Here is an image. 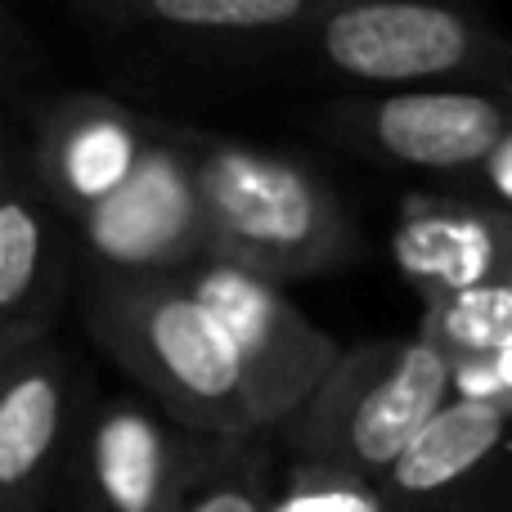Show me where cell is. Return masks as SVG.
<instances>
[{
    "instance_id": "4fadbf2b",
    "label": "cell",
    "mask_w": 512,
    "mask_h": 512,
    "mask_svg": "<svg viewBox=\"0 0 512 512\" xmlns=\"http://www.w3.org/2000/svg\"><path fill=\"white\" fill-rule=\"evenodd\" d=\"M391 261L427 301L512 288V207L486 194H405Z\"/></svg>"
},
{
    "instance_id": "52a82bcc",
    "label": "cell",
    "mask_w": 512,
    "mask_h": 512,
    "mask_svg": "<svg viewBox=\"0 0 512 512\" xmlns=\"http://www.w3.org/2000/svg\"><path fill=\"white\" fill-rule=\"evenodd\" d=\"M243 441H212L171 423L144 396H104L81 432V512H185Z\"/></svg>"
},
{
    "instance_id": "603a6c76",
    "label": "cell",
    "mask_w": 512,
    "mask_h": 512,
    "mask_svg": "<svg viewBox=\"0 0 512 512\" xmlns=\"http://www.w3.org/2000/svg\"><path fill=\"white\" fill-rule=\"evenodd\" d=\"M72 512H81V508H72Z\"/></svg>"
},
{
    "instance_id": "7a4b0ae2",
    "label": "cell",
    "mask_w": 512,
    "mask_h": 512,
    "mask_svg": "<svg viewBox=\"0 0 512 512\" xmlns=\"http://www.w3.org/2000/svg\"><path fill=\"white\" fill-rule=\"evenodd\" d=\"M81 310L95 346L171 423L212 441H265L239 355L189 279L90 274Z\"/></svg>"
},
{
    "instance_id": "7c38bea8",
    "label": "cell",
    "mask_w": 512,
    "mask_h": 512,
    "mask_svg": "<svg viewBox=\"0 0 512 512\" xmlns=\"http://www.w3.org/2000/svg\"><path fill=\"white\" fill-rule=\"evenodd\" d=\"M378 495L382 512H512V418L450 400Z\"/></svg>"
},
{
    "instance_id": "d6986e66",
    "label": "cell",
    "mask_w": 512,
    "mask_h": 512,
    "mask_svg": "<svg viewBox=\"0 0 512 512\" xmlns=\"http://www.w3.org/2000/svg\"><path fill=\"white\" fill-rule=\"evenodd\" d=\"M36 77H41V41L14 9L0 5V95H14Z\"/></svg>"
},
{
    "instance_id": "277c9868",
    "label": "cell",
    "mask_w": 512,
    "mask_h": 512,
    "mask_svg": "<svg viewBox=\"0 0 512 512\" xmlns=\"http://www.w3.org/2000/svg\"><path fill=\"white\" fill-rule=\"evenodd\" d=\"M445 405L450 364L423 337H373L346 346L279 441L288 445V459L328 463L382 486V477Z\"/></svg>"
},
{
    "instance_id": "e0dca14e",
    "label": "cell",
    "mask_w": 512,
    "mask_h": 512,
    "mask_svg": "<svg viewBox=\"0 0 512 512\" xmlns=\"http://www.w3.org/2000/svg\"><path fill=\"white\" fill-rule=\"evenodd\" d=\"M270 486L274 459L265 450V441H243L185 512H265Z\"/></svg>"
},
{
    "instance_id": "6da1fadb",
    "label": "cell",
    "mask_w": 512,
    "mask_h": 512,
    "mask_svg": "<svg viewBox=\"0 0 512 512\" xmlns=\"http://www.w3.org/2000/svg\"><path fill=\"white\" fill-rule=\"evenodd\" d=\"M171 131L203 198L212 261L288 288L297 279L337 274L360 256V225L324 171L243 135L176 117Z\"/></svg>"
},
{
    "instance_id": "5b68a950",
    "label": "cell",
    "mask_w": 512,
    "mask_h": 512,
    "mask_svg": "<svg viewBox=\"0 0 512 512\" xmlns=\"http://www.w3.org/2000/svg\"><path fill=\"white\" fill-rule=\"evenodd\" d=\"M319 0H81L99 45L180 77H230L301 54Z\"/></svg>"
},
{
    "instance_id": "3957f363",
    "label": "cell",
    "mask_w": 512,
    "mask_h": 512,
    "mask_svg": "<svg viewBox=\"0 0 512 512\" xmlns=\"http://www.w3.org/2000/svg\"><path fill=\"white\" fill-rule=\"evenodd\" d=\"M301 59L373 90H512V36L436 0H319Z\"/></svg>"
},
{
    "instance_id": "9a60e30c",
    "label": "cell",
    "mask_w": 512,
    "mask_h": 512,
    "mask_svg": "<svg viewBox=\"0 0 512 512\" xmlns=\"http://www.w3.org/2000/svg\"><path fill=\"white\" fill-rule=\"evenodd\" d=\"M418 337L450 369L512 346V288H486L450 301H427Z\"/></svg>"
},
{
    "instance_id": "2e32d148",
    "label": "cell",
    "mask_w": 512,
    "mask_h": 512,
    "mask_svg": "<svg viewBox=\"0 0 512 512\" xmlns=\"http://www.w3.org/2000/svg\"><path fill=\"white\" fill-rule=\"evenodd\" d=\"M265 512H382V495L373 481L337 472L328 463L288 459L274 472Z\"/></svg>"
},
{
    "instance_id": "44dd1931",
    "label": "cell",
    "mask_w": 512,
    "mask_h": 512,
    "mask_svg": "<svg viewBox=\"0 0 512 512\" xmlns=\"http://www.w3.org/2000/svg\"><path fill=\"white\" fill-rule=\"evenodd\" d=\"M14 351H23V346H18L14 337H5V333H0V364H5V360H9V355H14Z\"/></svg>"
},
{
    "instance_id": "ba28073f",
    "label": "cell",
    "mask_w": 512,
    "mask_h": 512,
    "mask_svg": "<svg viewBox=\"0 0 512 512\" xmlns=\"http://www.w3.org/2000/svg\"><path fill=\"white\" fill-rule=\"evenodd\" d=\"M77 256L104 279H189L212 261L203 198L171 117H158L140 171L72 225Z\"/></svg>"
},
{
    "instance_id": "ac0fdd59",
    "label": "cell",
    "mask_w": 512,
    "mask_h": 512,
    "mask_svg": "<svg viewBox=\"0 0 512 512\" xmlns=\"http://www.w3.org/2000/svg\"><path fill=\"white\" fill-rule=\"evenodd\" d=\"M450 400H468V405L512 418V346L450 369Z\"/></svg>"
},
{
    "instance_id": "5bb4252c",
    "label": "cell",
    "mask_w": 512,
    "mask_h": 512,
    "mask_svg": "<svg viewBox=\"0 0 512 512\" xmlns=\"http://www.w3.org/2000/svg\"><path fill=\"white\" fill-rule=\"evenodd\" d=\"M77 239L41 194L27 153H0V333L18 346L45 342L68 306Z\"/></svg>"
},
{
    "instance_id": "30bf717a",
    "label": "cell",
    "mask_w": 512,
    "mask_h": 512,
    "mask_svg": "<svg viewBox=\"0 0 512 512\" xmlns=\"http://www.w3.org/2000/svg\"><path fill=\"white\" fill-rule=\"evenodd\" d=\"M86 414L77 364L50 337L0 364V512H50L68 495Z\"/></svg>"
},
{
    "instance_id": "9c48e42d",
    "label": "cell",
    "mask_w": 512,
    "mask_h": 512,
    "mask_svg": "<svg viewBox=\"0 0 512 512\" xmlns=\"http://www.w3.org/2000/svg\"><path fill=\"white\" fill-rule=\"evenodd\" d=\"M194 292L212 306L239 355L248 400L256 414V432L279 436L292 423L301 405L319 391L346 346H337L333 333L315 324L283 283H270L239 265L207 261L189 274Z\"/></svg>"
},
{
    "instance_id": "ffe728a7",
    "label": "cell",
    "mask_w": 512,
    "mask_h": 512,
    "mask_svg": "<svg viewBox=\"0 0 512 512\" xmlns=\"http://www.w3.org/2000/svg\"><path fill=\"white\" fill-rule=\"evenodd\" d=\"M477 180H481V194H486V198L512 207V122H508L504 140L495 144V153H490V162L481 167Z\"/></svg>"
},
{
    "instance_id": "8992f818",
    "label": "cell",
    "mask_w": 512,
    "mask_h": 512,
    "mask_svg": "<svg viewBox=\"0 0 512 512\" xmlns=\"http://www.w3.org/2000/svg\"><path fill=\"white\" fill-rule=\"evenodd\" d=\"M508 122L512 90H360L310 113L328 144L423 176H481Z\"/></svg>"
},
{
    "instance_id": "8fae6325",
    "label": "cell",
    "mask_w": 512,
    "mask_h": 512,
    "mask_svg": "<svg viewBox=\"0 0 512 512\" xmlns=\"http://www.w3.org/2000/svg\"><path fill=\"white\" fill-rule=\"evenodd\" d=\"M158 117L108 90H68L36 108L27 167L68 225L90 216L140 171Z\"/></svg>"
},
{
    "instance_id": "7402d4cb",
    "label": "cell",
    "mask_w": 512,
    "mask_h": 512,
    "mask_svg": "<svg viewBox=\"0 0 512 512\" xmlns=\"http://www.w3.org/2000/svg\"><path fill=\"white\" fill-rule=\"evenodd\" d=\"M5 144H9V140H5V135H0V153H5Z\"/></svg>"
}]
</instances>
